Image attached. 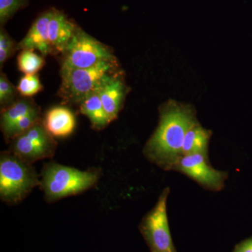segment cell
Returning <instances> with one entry per match:
<instances>
[{
  "label": "cell",
  "mask_w": 252,
  "mask_h": 252,
  "mask_svg": "<svg viewBox=\"0 0 252 252\" xmlns=\"http://www.w3.org/2000/svg\"><path fill=\"white\" fill-rule=\"evenodd\" d=\"M195 124V112L189 106L175 102L162 106L160 122L144 147V155L162 168L173 169L182 156L186 134Z\"/></svg>",
  "instance_id": "obj_1"
},
{
  "label": "cell",
  "mask_w": 252,
  "mask_h": 252,
  "mask_svg": "<svg viewBox=\"0 0 252 252\" xmlns=\"http://www.w3.org/2000/svg\"><path fill=\"white\" fill-rule=\"evenodd\" d=\"M99 177L97 170L81 171L74 167L50 162L41 170L40 186L46 201L51 203L92 188Z\"/></svg>",
  "instance_id": "obj_2"
},
{
  "label": "cell",
  "mask_w": 252,
  "mask_h": 252,
  "mask_svg": "<svg viewBox=\"0 0 252 252\" xmlns=\"http://www.w3.org/2000/svg\"><path fill=\"white\" fill-rule=\"evenodd\" d=\"M40 180L31 164L11 152H3L0 158V198L4 203L22 201Z\"/></svg>",
  "instance_id": "obj_3"
},
{
  "label": "cell",
  "mask_w": 252,
  "mask_h": 252,
  "mask_svg": "<svg viewBox=\"0 0 252 252\" xmlns=\"http://www.w3.org/2000/svg\"><path fill=\"white\" fill-rule=\"evenodd\" d=\"M114 62L103 61L89 68H72L63 65L61 91L69 102L80 103L98 91L112 75Z\"/></svg>",
  "instance_id": "obj_4"
},
{
  "label": "cell",
  "mask_w": 252,
  "mask_h": 252,
  "mask_svg": "<svg viewBox=\"0 0 252 252\" xmlns=\"http://www.w3.org/2000/svg\"><path fill=\"white\" fill-rule=\"evenodd\" d=\"M170 189L160 194L155 206L144 217L139 225L150 252H177L172 240L167 213Z\"/></svg>",
  "instance_id": "obj_5"
},
{
  "label": "cell",
  "mask_w": 252,
  "mask_h": 252,
  "mask_svg": "<svg viewBox=\"0 0 252 252\" xmlns=\"http://www.w3.org/2000/svg\"><path fill=\"white\" fill-rule=\"evenodd\" d=\"M64 52L63 65L69 67L89 68L103 61H115L105 46L78 28Z\"/></svg>",
  "instance_id": "obj_6"
},
{
  "label": "cell",
  "mask_w": 252,
  "mask_h": 252,
  "mask_svg": "<svg viewBox=\"0 0 252 252\" xmlns=\"http://www.w3.org/2000/svg\"><path fill=\"white\" fill-rule=\"evenodd\" d=\"M56 142L44 124L36 123L26 132L13 139L11 153L32 164L54 157Z\"/></svg>",
  "instance_id": "obj_7"
},
{
  "label": "cell",
  "mask_w": 252,
  "mask_h": 252,
  "mask_svg": "<svg viewBox=\"0 0 252 252\" xmlns=\"http://www.w3.org/2000/svg\"><path fill=\"white\" fill-rule=\"evenodd\" d=\"M173 169L182 172L207 189L220 190L227 178L225 172L215 170L207 160V154L197 153L182 156Z\"/></svg>",
  "instance_id": "obj_8"
},
{
  "label": "cell",
  "mask_w": 252,
  "mask_h": 252,
  "mask_svg": "<svg viewBox=\"0 0 252 252\" xmlns=\"http://www.w3.org/2000/svg\"><path fill=\"white\" fill-rule=\"evenodd\" d=\"M54 9L43 13L32 25L31 29L18 47L22 50H37L43 56L52 51L49 37V23Z\"/></svg>",
  "instance_id": "obj_9"
},
{
  "label": "cell",
  "mask_w": 252,
  "mask_h": 252,
  "mask_svg": "<svg viewBox=\"0 0 252 252\" xmlns=\"http://www.w3.org/2000/svg\"><path fill=\"white\" fill-rule=\"evenodd\" d=\"M77 28L67 16L54 9L49 23V37L52 50L64 52Z\"/></svg>",
  "instance_id": "obj_10"
},
{
  "label": "cell",
  "mask_w": 252,
  "mask_h": 252,
  "mask_svg": "<svg viewBox=\"0 0 252 252\" xmlns=\"http://www.w3.org/2000/svg\"><path fill=\"white\" fill-rule=\"evenodd\" d=\"M124 94V83L114 76H112L99 88V97L110 123L117 119L120 112Z\"/></svg>",
  "instance_id": "obj_11"
},
{
  "label": "cell",
  "mask_w": 252,
  "mask_h": 252,
  "mask_svg": "<svg viewBox=\"0 0 252 252\" xmlns=\"http://www.w3.org/2000/svg\"><path fill=\"white\" fill-rule=\"evenodd\" d=\"M43 124L53 137H64L72 133L76 119L72 111L67 107H56L46 113Z\"/></svg>",
  "instance_id": "obj_12"
},
{
  "label": "cell",
  "mask_w": 252,
  "mask_h": 252,
  "mask_svg": "<svg viewBox=\"0 0 252 252\" xmlns=\"http://www.w3.org/2000/svg\"><path fill=\"white\" fill-rule=\"evenodd\" d=\"M80 104L81 112L89 118L94 128H104L110 123L101 102L99 90L86 97Z\"/></svg>",
  "instance_id": "obj_13"
},
{
  "label": "cell",
  "mask_w": 252,
  "mask_h": 252,
  "mask_svg": "<svg viewBox=\"0 0 252 252\" xmlns=\"http://www.w3.org/2000/svg\"><path fill=\"white\" fill-rule=\"evenodd\" d=\"M211 132L203 128L198 123L192 126L186 134L182 156L191 154H207V147L211 137Z\"/></svg>",
  "instance_id": "obj_14"
},
{
  "label": "cell",
  "mask_w": 252,
  "mask_h": 252,
  "mask_svg": "<svg viewBox=\"0 0 252 252\" xmlns=\"http://www.w3.org/2000/svg\"><path fill=\"white\" fill-rule=\"evenodd\" d=\"M36 109H37L36 106L28 100H18L6 107L1 113V127L3 133L21 118L26 117Z\"/></svg>",
  "instance_id": "obj_15"
},
{
  "label": "cell",
  "mask_w": 252,
  "mask_h": 252,
  "mask_svg": "<svg viewBox=\"0 0 252 252\" xmlns=\"http://www.w3.org/2000/svg\"><path fill=\"white\" fill-rule=\"evenodd\" d=\"M44 63V59L31 50H23L18 57V69L26 74H36Z\"/></svg>",
  "instance_id": "obj_16"
},
{
  "label": "cell",
  "mask_w": 252,
  "mask_h": 252,
  "mask_svg": "<svg viewBox=\"0 0 252 252\" xmlns=\"http://www.w3.org/2000/svg\"><path fill=\"white\" fill-rule=\"evenodd\" d=\"M39 122H40L39 112L38 109H36L34 112L21 118L17 122L15 123L14 125L4 133L5 138L7 140H13Z\"/></svg>",
  "instance_id": "obj_17"
},
{
  "label": "cell",
  "mask_w": 252,
  "mask_h": 252,
  "mask_svg": "<svg viewBox=\"0 0 252 252\" xmlns=\"http://www.w3.org/2000/svg\"><path fill=\"white\" fill-rule=\"evenodd\" d=\"M42 89L43 86L36 74H26L21 78L17 86L18 92L24 97H32L40 92Z\"/></svg>",
  "instance_id": "obj_18"
},
{
  "label": "cell",
  "mask_w": 252,
  "mask_h": 252,
  "mask_svg": "<svg viewBox=\"0 0 252 252\" xmlns=\"http://www.w3.org/2000/svg\"><path fill=\"white\" fill-rule=\"evenodd\" d=\"M29 0H0V23L1 26L20 9L27 6Z\"/></svg>",
  "instance_id": "obj_19"
},
{
  "label": "cell",
  "mask_w": 252,
  "mask_h": 252,
  "mask_svg": "<svg viewBox=\"0 0 252 252\" xmlns=\"http://www.w3.org/2000/svg\"><path fill=\"white\" fill-rule=\"evenodd\" d=\"M15 96L16 91L14 86L8 80L6 75L1 73L0 77V103L1 107L12 103Z\"/></svg>",
  "instance_id": "obj_20"
},
{
  "label": "cell",
  "mask_w": 252,
  "mask_h": 252,
  "mask_svg": "<svg viewBox=\"0 0 252 252\" xmlns=\"http://www.w3.org/2000/svg\"><path fill=\"white\" fill-rule=\"evenodd\" d=\"M14 42L4 30L0 32V63L3 64L11 57L14 50Z\"/></svg>",
  "instance_id": "obj_21"
},
{
  "label": "cell",
  "mask_w": 252,
  "mask_h": 252,
  "mask_svg": "<svg viewBox=\"0 0 252 252\" xmlns=\"http://www.w3.org/2000/svg\"><path fill=\"white\" fill-rule=\"evenodd\" d=\"M232 252H252V237L238 243Z\"/></svg>",
  "instance_id": "obj_22"
}]
</instances>
